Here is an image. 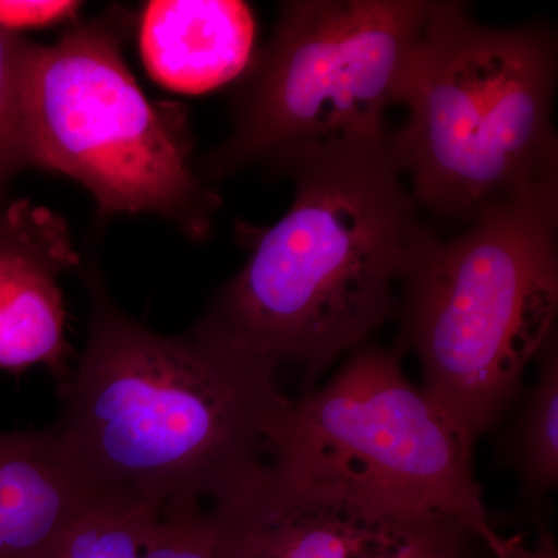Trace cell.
<instances>
[{"label":"cell","mask_w":558,"mask_h":558,"mask_svg":"<svg viewBox=\"0 0 558 558\" xmlns=\"http://www.w3.org/2000/svg\"><path fill=\"white\" fill-rule=\"evenodd\" d=\"M89 336L58 384L50 427L89 502L163 512L218 502L269 462L290 403L277 360L194 325L178 337L140 325L113 303L100 270L84 271Z\"/></svg>","instance_id":"cell-1"},{"label":"cell","mask_w":558,"mask_h":558,"mask_svg":"<svg viewBox=\"0 0 558 558\" xmlns=\"http://www.w3.org/2000/svg\"><path fill=\"white\" fill-rule=\"evenodd\" d=\"M295 183L275 226L240 223L248 259L196 323L220 340L303 369L312 387L365 347L396 310L421 230L387 142H340L278 165Z\"/></svg>","instance_id":"cell-2"},{"label":"cell","mask_w":558,"mask_h":558,"mask_svg":"<svg viewBox=\"0 0 558 558\" xmlns=\"http://www.w3.org/2000/svg\"><path fill=\"white\" fill-rule=\"evenodd\" d=\"M557 230L548 190L484 209L453 240L421 227L411 244L395 349L416 352L422 389L472 449L557 332Z\"/></svg>","instance_id":"cell-3"},{"label":"cell","mask_w":558,"mask_h":558,"mask_svg":"<svg viewBox=\"0 0 558 558\" xmlns=\"http://www.w3.org/2000/svg\"><path fill=\"white\" fill-rule=\"evenodd\" d=\"M557 40L542 24L487 27L459 2H429L389 138L417 207L472 222L484 209L558 190L553 124Z\"/></svg>","instance_id":"cell-4"},{"label":"cell","mask_w":558,"mask_h":558,"mask_svg":"<svg viewBox=\"0 0 558 558\" xmlns=\"http://www.w3.org/2000/svg\"><path fill=\"white\" fill-rule=\"evenodd\" d=\"M120 16L73 24L51 46L28 44L22 132L28 168L60 172L98 216L154 213L193 240L220 201L193 159L186 112L150 101L121 53Z\"/></svg>","instance_id":"cell-5"},{"label":"cell","mask_w":558,"mask_h":558,"mask_svg":"<svg viewBox=\"0 0 558 558\" xmlns=\"http://www.w3.org/2000/svg\"><path fill=\"white\" fill-rule=\"evenodd\" d=\"M400 362L396 349L365 344L328 384L290 400L271 432L270 464L377 524L449 517L508 558L473 475L472 447Z\"/></svg>","instance_id":"cell-6"},{"label":"cell","mask_w":558,"mask_h":558,"mask_svg":"<svg viewBox=\"0 0 558 558\" xmlns=\"http://www.w3.org/2000/svg\"><path fill=\"white\" fill-rule=\"evenodd\" d=\"M432 0H290L234 94L233 131L199 170L226 178L340 142H387Z\"/></svg>","instance_id":"cell-7"},{"label":"cell","mask_w":558,"mask_h":558,"mask_svg":"<svg viewBox=\"0 0 558 558\" xmlns=\"http://www.w3.org/2000/svg\"><path fill=\"white\" fill-rule=\"evenodd\" d=\"M80 266L68 222L32 201L0 208V373L33 366L70 376L61 275Z\"/></svg>","instance_id":"cell-8"},{"label":"cell","mask_w":558,"mask_h":558,"mask_svg":"<svg viewBox=\"0 0 558 558\" xmlns=\"http://www.w3.org/2000/svg\"><path fill=\"white\" fill-rule=\"evenodd\" d=\"M207 512L215 558H371L388 527L270 462Z\"/></svg>","instance_id":"cell-9"},{"label":"cell","mask_w":558,"mask_h":558,"mask_svg":"<svg viewBox=\"0 0 558 558\" xmlns=\"http://www.w3.org/2000/svg\"><path fill=\"white\" fill-rule=\"evenodd\" d=\"M255 36L253 11L238 0H154L140 16L143 64L179 94H207L240 78Z\"/></svg>","instance_id":"cell-10"},{"label":"cell","mask_w":558,"mask_h":558,"mask_svg":"<svg viewBox=\"0 0 558 558\" xmlns=\"http://www.w3.org/2000/svg\"><path fill=\"white\" fill-rule=\"evenodd\" d=\"M89 506L50 428L0 433V534L7 558H47Z\"/></svg>","instance_id":"cell-11"},{"label":"cell","mask_w":558,"mask_h":558,"mask_svg":"<svg viewBox=\"0 0 558 558\" xmlns=\"http://www.w3.org/2000/svg\"><path fill=\"white\" fill-rule=\"evenodd\" d=\"M537 380L510 432L509 457L527 495L545 497L558 484V340L539 352Z\"/></svg>","instance_id":"cell-12"},{"label":"cell","mask_w":558,"mask_h":558,"mask_svg":"<svg viewBox=\"0 0 558 558\" xmlns=\"http://www.w3.org/2000/svg\"><path fill=\"white\" fill-rule=\"evenodd\" d=\"M160 512L117 502H92L47 558H145Z\"/></svg>","instance_id":"cell-13"},{"label":"cell","mask_w":558,"mask_h":558,"mask_svg":"<svg viewBox=\"0 0 558 558\" xmlns=\"http://www.w3.org/2000/svg\"><path fill=\"white\" fill-rule=\"evenodd\" d=\"M27 40L0 28V194L22 168H28L22 132V76Z\"/></svg>","instance_id":"cell-14"},{"label":"cell","mask_w":558,"mask_h":558,"mask_svg":"<svg viewBox=\"0 0 558 558\" xmlns=\"http://www.w3.org/2000/svg\"><path fill=\"white\" fill-rule=\"evenodd\" d=\"M476 538L464 524L442 515L398 521L371 558H469V542Z\"/></svg>","instance_id":"cell-15"},{"label":"cell","mask_w":558,"mask_h":558,"mask_svg":"<svg viewBox=\"0 0 558 558\" xmlns=\"http://www.w3.org/2000/svg\"><path fill=\"white\" fill-rule=\"evenodd\" d=\"M145 558H215V538L204 506L165 509Z\"/></svg>","instance_id":"cell-16"},{"label":"cell","mask_w":558,"mask_h":558,"mask_svg":"<svg viewBox=\"0 0 558 558\" xmlns=\"http://www.w3.org/2000/svg\"><path fill=\"white\" fill-rule=\"evenodd\" d=\"M80 2L70 0H0V28L10 33L49 27L60 22L75 20Z\"/></svg>","instance_id":"cell-17"},{"label":"cell","mask_w":558,"mask_h":558,"mask_svg":"<svg viewBox=\"0 0 558 558\" xmlns=\"http://www.w3.org/2000/svg\"><path fill=\"white\" fill-rule=\"evenodd\" d=\"M508 558H558L553 532L539 529L537 542L526 545L520 537L508 538Z\"/></svg>","instance_id":"cell-18"}]
</instances>
